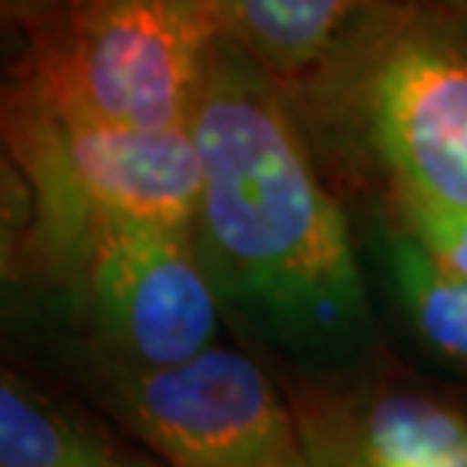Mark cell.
Here are the masks:
<instances>
[{
  "label": "cell",
  "instance_id": "1",
  "mask_svg": "<svg viewBox=\"0 0 467 467\" xmlns=\"http://www.w3.org/2000/svg\"><path fill=\"white\" fill-rule=\"evenodd\" d=\"M189 130L201 161L192 231L213 283L283 347L349 352L368 331L349 219L276 86L219 43Z\"/></svg>",
  "mask_w": 467,
  "mask_h": 467
},
{
  "label": "cell",
  "instance_id": "2",
  "mask_svg": "<svg viewBox=\"0 0 467 467\" xmlns=\"http://www.w3.org/2000/svg\"><path fill=\"white\" fill-rule=\"evenodd\" d=\"M16 13L27 52L9 98L73 125L192 128L219 52L213 0H79Z\"/></svg>",
  "mask_w": 467,
  "mask_h": 467
},
{
  "label": "cell",
  "instance_id": "3",
  "mask_svg": "<svg viewBox=\"0 0 467 467\" xmlns=\"http://www.w3.org/2000/svg\"><path fill=\"white\" fill-rule=\"evenodd\" d=\"M4 143L25 207L22 258L55 283L67 285L109 228H194L201 161L192 130L130 134L73 125L6 95Z\"/></svg>",
  "mask_w": 467,
  "mask_h": 467
},
{
  "label": "cell",
  "instance_id": "4",
  "mask_svg": "<svg viewBox=\"0 0 467 467\" xmlns=\"http://www.w3.org/2000/svg\"><path fill=\"white\" fill-rule=\"evenodd\" d=\"M100 400L164 467H316L295 404L231 347L173 370L104 361Z\"/></svg>",
  "mask_w": 467,
  "mask_h": 467
},
{
  "label": "cell",
  "instance_id": "5",
  "mask_svg": "<svg viewBox=\"0 0 467 467\" xmlns=\"http://www.w3.org/2000/svg\"><path fill=\"white\" fill-rule=\"evenodd\" d=\"M379 18L358 49L364 134L395 198L467 210V34L450 13Z\"/></svg>",
  "mask_w": 467,
  "mask_h": 467
},
{
  "label": "cell",
  "instance_id": "6",
  "mask_svg": "<svg viewBox=\"0 0 467 467\" xmlns=\"http://www.w3.org/2000/svg\"><path fill=\"white\" fill-rule=\"evenodd\" d=\"M104 361L173 370L219 347V285L192 228L104 231L67 279Z\"/></svg>",
  "mask_w": 467,
  "mask_h": 467
},
{
  "label": "cell",
  "instance_id": "7",
  "mask_svg": "<svg viewBox=\"0 0 467 467\" xmlns=\"http://www.w3.org/2000/svg\"><path fill=\"white\" fill-rule=\"evenodd\" d=\"M316 467H467V413L410 389L292 400Z\"/></svg>",
  "mask_w": 467,
  "mask_h": 467
},
{
  "label": "cell",
  "instance_id": "8",
  "mask_svg": "<svg viewBox=\"0 0 467 467\" xmlns=\"http://www.w3.org/2000/svg\"><path fill=\"white\" fill-rule=\"evenodd\" d=\"M219 43L274 86L319 77L340 61L379 9L349 0H213Z\"/></svg>",
  "mask_w": 467,
  "mask_h": 467
},
{
  "label": "cell",
  "instance_id": "9",
  "mask_svg": "<svg viewBox=\"0 0 467 467\" xmlns=\"http://www.w3.org/2000/svg\"><path fill=\"white\" fill-rule=\"evenodd\" d=\"M0 467H164L146 450H130L100 425L73 413L4 370L0 379Z\"/></svg>",
  "mask_w": 467,
  "mask_h": 467
},
{
  "label": "cell",
  "instance_id": "10",
  "mask_svg": "<svg viewBox=\"0 0 467 467\" xmlns=\"http://www.w3.org/2000/svg\"><path fill=\"white\" fill-rule=\"evenodd\" d=\"M389 270L419 337L443 358L467 364V279L446 274L404 231L391 237Z\"/></svg>",
  "mask_w": 467,
  "mask_h": 467
},
{
  "label": "cell",
  "instance_id": "11",
  "mask_svg": "<svg viewBox=\"0 0 467 467\" xmlns=\"http://www.w3.org/2000/svg\"><path fill=\"white\" fill-rule=\"evenodd\" d=\"M400 231L413 237L425 255L446 274L467 279V210H450L416 198H395Z\"/></svg>",
  "mask_w": 467,
  "mask_h": 467
},
{
  "label": "cell",
  "instance_id": "12",
  "mask_svg": "<svg viewBox=\"0 0 467 467\" xmlns=\"http://www.w3.org/2000/svg\"><path fill=\"white\" fill-rule=\"evenodd\" d=\"M450 16H452V22L462 27V31L467 34V4H455L450 6Z\"/></svg>",
  "mask_w": 467,
  "mask_h": 467
}]
</instances>
